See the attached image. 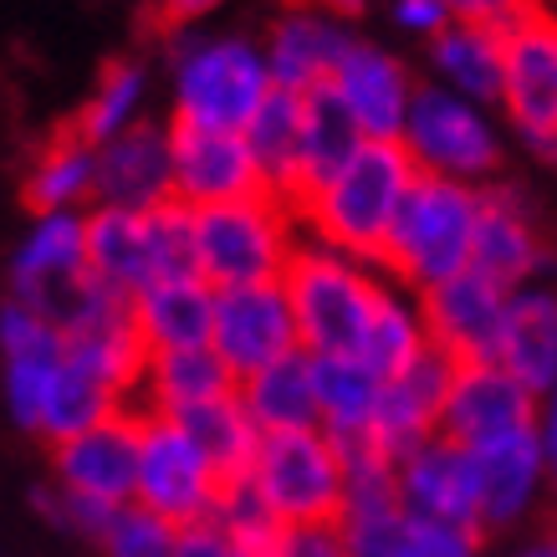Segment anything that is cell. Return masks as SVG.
Listing matches in <instances>:
<instances>
[{
  "mask_svg": "<svg viewBox=\"0 0 557 557\" xmlns=\"http://www.w3.org/2000/svg\"><path fill=\"white\" fill-rule=\"evenodd\" d=\"M164 72H170V123L180 128L246 134V123L276 92L267 47L246 32H200V26L170 32Z\"/></svg>",
  "mask_w": 557,
  "mask_h": 557,
  "instance_id": "1",
  "label": "cell"
},
{
  "mask_svg": "<svg viewBox=\"0 0 557 557\" xmlns=\"http://www.w3.org/2000/svg\"><path fill=\"white\" fill-rule=\"evenodd\" d=\"M420 170L405 153V144H363L327 185L297 200L302 236L322 240L343 256H358L369 267H384L394 220L405 210Z\"/></svg>",
  "mask_w": 557,
  "mask_h": 557,
  "instance_id": "2",
  "label": "cell"
},
{
  "mask_svg": "<svg viewBox=\"0 0 557 557\" xmlns=\"http://www.w3.org/2000/svg\"><path fill=\"white\" fill-rule=\"evenodd\" d=\"M282 287H287V302L297 312L302 354L358 358L388 276H384V267H369L358 256H343L333 246H322V240L302 236L287 276H282Z\"/></svg>",
  "mask_w": 557,
  "mask_h": 557,
  "instance_id": "3",
  "label": "cell"
},
{
  "mask_svg": "<svg viewBox=\"0 0 557 557\" xmlns=\"http://www.w3.org/2000/svg\"><path fill=\"white\" fill-rule=\"evenodd\" d=\"M475 231H481V189L420 174L394 220L384 276H394L409 292L440 287L475 267Z\"/></svg>",
  "mask_w": 557,
  "mask_h": 557,
  "instance_id": "4",
  "label": "cell"
},
{
  "mask_svg": "<svg viewBox=\"0 0 557 557\" xmlns=\"http://www.w3.org/2000/svg\"><path fill=\"white\" fill-rule=\"evenodd\" d=\"M297 246H302V215L282 195L195 210V256L200 276L215 292L282 282Z\"/></svg>",
  "mask_w": 557,
  "mask_h": 557,
  "instance_id": "5",
  "label": "cell"
},
{
  "mask_svg": "<svg viewBox=\"0 0 557 557\" xmlns=\"http://www.w3.org/2000/svg\"><path fill=\"white\" fill-rule=\"evenodd\" d=\"M399 144H405V153L414 159L420 174L456 180V185H475V189L496 185L502 164H507V134H502V123L491 119V108L435 83H420Z\"/></svg>",
  "mask_w": 557,
  "mask_h": 557,
  "instance_id": "6",
  "label": "cell"
},
{
  "mask_svg": "<svg viewBox=\"0 0 557 557\" xmlns=\"http://www.w3.org/2000/svg\"><path fill=\"white\" fill-rule=\"evenodd\" d=\"M251 481L271 502L276 522L287 532L338 527L348 502V460L322 430H292V435H261Z\"/></svg>",
  "mask_w": 557,
  "mask_h": 557,
  "instance_id": "7",
  "label": "cell"
},
{
  "mask_svg": "<svg viewBox=\"0 0 557 557\" xmlns=\"http://www.w3.org/2000/svg\"><path fill=\"white\" fill-rule=\"evenodd\" d=\"M220 491H225V481L185 424L138 409V507H149L153 517H164L174 527H195L215 517Z\"/></svg>",
  "mask_w": 557,
  "mask_h": 557,
  "instance_id": "8",
  "label": "cell"
},
{
  "mask_svg": "<svg viewBox=\"0 0 557 557\" xmlns=\"http://www.w3.org/2000/svg\"><path fill=\"white\" fill-rule=\"evenodd\" d=\"M502 113L511 138L537 164H557V11L537 5L507 32Z\"/></svg>",
  "mask_w": 557,
  "mask_h": 557,
  "instance_id": "9",
  "label": "cell"
},
{
  "mask_svg": "<svg viewBox=\"0 0 557 557\" xmlns=\"http://www.w3.org/2000/svg\"><path fill=\"white\" fill-rule=\"evenodd\" d=\"M92 261H87V210H51L32 215L21 240L5 256V297L57 318L77 297Z\"/></svg>",
  "mask_w": 557,
  "mask_h": 557,
  "instance_id": "10",
  "label": "cell"
},
{
  "mask_svg": "<svg viewBox=\"0 0 557 557\" xmlns=\"http://www.w3.org/2000/svg\"><path fill=\"white\" fill-rule=\"evenodd\" d=\"M215 358L240 379L282 363V358L302 354V333H297V312L287 302L282 282L267 287H231L215 292Z\"/></svg>",
  "mask_w": 557,
  "mask_h": 557,
  "instance_id": "11",
  "label": "cell"
},
{
  "mask_svg": "<svg viewBox=\"0 0 557 557\" xmlns=\"http://www.w3.org/2000/svg\"><path fill=\"white\" fill-rule=\"evenodd\" d=\"M542 399L522 379H511L502 363H456L450 373V394H445V414H440V435L466 445V450H486L496 440L537 430Z\"/></svg>",
  "mask_w": 557,
  "mask_h": 557,
  "instance_id": "12",
  "label": "cell"
},
{
  "mask_svg": "<svg viewBox=\"0 0 557 557\" xmlns=\"http://www.w3.org/2000/svg\"><path fill=\"white\" fill-rule=\"evenodd\" d=\"M475 271H486L491 282L507 292L547 282L553 271V240L542 225L537 205L522 185H496L481 189V231H475Z\"/></svg>",
  "mask_w": 557,
  "mask_h": 557,
  "instance_id": "13",
  "label": "cell"
},
{
  "mask_svg": "<svg viewBox=\"0 0 557 557\" xmlns=\"http://www.w3.org/2000/svg\"><path fill=\"white\" fill-rule=\"evenodd\" d=\"M348 557H486V532L405 511L399 496L348 502L338 522Z\"/></svg>",
  "mask_w": 557,
  "mask_h": 557,
  "instance_id": "14",
  "label": "cell"
},
{
  "mask_svg": "<svg viewBox=\"0 0 557 557\" xmlns=\"http://www.w3.org/2000/svg\"><path fill=\"white\" fill-rule=\"evenodd\" d=\"M51 481L98 507H134L138 491V409L92 424L83 435L51 445Z\"/></svg>",
  "mask_w": 557,
  "mask_h": 557,
  "instance_id": "15",
  "label": "cell"
},
{
  "mask_svg": "<svg viewBox=\"0 0 557 557\" xmlns=\"http://www.w3.org/2000/svg\"><path fill=\"white\" fill-rule=\"evenodd\" d=\"M507 297L502 282H491L486 271H460L450 282L420 292L424 327L430 343L450 363H496L502 348V327H507Z\"/></svg>",
  "mask_w": 557,
  "mask_h": 557,
  "instance_id": "16",
  "label": "cell"
},
{
  "mask_svg": "<svg viewBox=\"0 0 557 557\" xmlns=\"http://www.w3.org/2000/svg\"><path fill=\"white\" fill-rule=\"evenodd\" d=\"M271 195L246 134L225 128H180L174 123V200L185 210H215Z\"/></svg>",
  "mask_w": 557,
  "mask_h": 557,
  "instance_id": "17",
  "label": "cell"
},
{
  "mask_svg": "<svg viewBox=\"0 0 557 557\" xmlns=\"http://www.w3.org/2000/svg\"><path fill=\"white\" fill-rule=\"evenodd\" d=\"M327 87L348 108V119L358 123V134L369 144H399L409 108H414V92H420V77L409 72L405 57H394L388 47L358 36Z\"/></svg>",
  "mask_w": 557,
  "mask_h": 557,
  "instance_id": "18",
  "label": "cell"
},
{
  "mask_svg": "<svg viewBox=\"0 0 557 557\" xmlns=\"http://www.w3.org/2000/svg\"><path fill=\"white\" fill-rule=\"evenodd\" d=\"M98 205L149 215L174 205V123L149 119L98 144Z\"/></svg>",
  "mask_w": 557,
  "mask_h": 557,
  "instance_id": "19",
  "label": "cell"
},
{
  "mask_svg": "<svg viewBox=\"0 0 557 557\" xmlns=\"http://www.w3.org/2000/svg\"><path fill=\"white\" fill-rule=\"evenodd\" d=\"M394 481H399L405 511L481 532V471H475V450L435 435L394 460Z\"/></svg>",
  "mask_w": 557,
  "mask_h": 557,
  "instance_id": "20",
  "label": "cell"
},
{
  "mask_svg": "<svg viewBox=\"0 0 557 557\" xmlns=\"http://www.w3.org/2000/svg\"><path fill=\"white\" fill-rule=\"evenodd\" d=\"M475 471H481V532L486 537L517 532L553 502L537 430H522V435H507L486 450H475Z\"/></svg>",
  "mask_w": 557,
  "mask_h": 557,
  "instance_id": "21",
  "label": "cell"
},
{
  "mask_svg": "<svg viewBox=\"0 0 557 557\" xmlns=\"http://www.w3.org/2000/svg\"><path fill=\"white\" fill-rule=\"evenodd\" d=\"M354 41L358 36L348 21L312 11V5H297V0L261 36L271 62V83L282 92H302V98L333 83V72L343 67V57L354 51Z\"/></svg>",
  "mask_w": 557,
  "mask_h": 557,
  "instance_id": "22",
  "label": "cell"
},
{
  "mask_svg": "<svg viewBox=\"0 0 557 557\" xmlns=\"http://www.w3.org/2000/svg\"><path fill=\"white\" fill-rule=\"evenodd\" d=\"M450 373H456V363L440 354V348H430L420 363H409L405 373L384 379L379 414H373V445H379L388 460H399L405 450H414V445L440 435Z\"/></svg>",
  "mask_w": 557,
  "mask_h": 557,
  "instance_id": "23",
  "label": "cell"
},
{
  "mask_svg": "<svg viewBox=\"0 0 557 557\" xmlns=\"http://www.w3.org/2000/svg\"><path fill=\"white\" fill-rule=\"evenodd\" d=\"M134 327L149 358L195 354L215 338V287L205 276H164L134 297Z\"/></svg>",
  "mask_w": 557,
  "mask_h": 557,
  "instance_id": "24",
  "label": "cell"
},
{
  "mask_svg": "<svg viewBox=\"0 0 557 557\" xmlns=\"http://www.w3.org/2000/svg\"><path fill=\"white\" fill-rule=\"evenodd\" d=\"M496 363L522 379L537 399L557 388V287L553 282H532L507 297V327H502V348Z\"/></svg>",
  "mask_w": 557,
  "mask_h": 557,
  "instance_id": "25",
  "label": "cell"
},
{
  "mask_svg": "<svg viewBox=\"0 0 557 557\" xmlns=\"http://www.w3.org/2000/svg\"><path fill=\"white\" fill-rule=\"evenodd\" d=\"M87 261L102 287L123 292L128 302L138 292H149L153 282H164L153 225L149 215H134V210H108V205L87 210Z\"/></svg>",
  "mask_w": 557,
  "mask_h": 557,
  "instance_id": "26",
  "label": "cell"
},
{
  "mask_svg": "<svg viewBox=\"0 0 557 557\" xmlns=\"http://www.w3.org/2000/svg\"><path fill=\"white\" fill-rule=\"evenodd\" d=\"M424 83L450 87L460 98L481 102V108H502V87H507V32H486V26H445V32L424 47Z\"/></svg>",
  "mask_w": 557,
  "mask_h": 557,
  "instance_id": "27",
  "label": "cell"
},
{
  "mask_svg": "<svg viewBox=\"0 0 557 557\" xmlns=\"http://www.w3.org/2000/svg\"><path fill=\"white\" fill-rule=\"evenodd\" d=\"M26 210L51 215V210H92L98 205V144H87L77 128H62L32 153L26 170Z\"/></svg>",
  "mask_w": 557,
  "mask_h": 557,
  "instance_id": "28",
  "label": "cell"
},
{
  "mask_svg": "<svg viewBox=\"0 0 557 557\" xmlns=\"http://www.w3.org/2000/svg\"><path fill=\"white\" fill-rule=\"evenodd\" d=\"M240 405L251 409L261 435H292V430H322L318 409V363L312 354H292L271 369L240 379Z\"/></svg>",
  "mask_w": 557,
  "mask_h": 557,
  "instance_id": "29",
  "label": "cell"
},
{
  "mask_svg": "<svg viewBox=\"0 0 557 557\" xmlns=\"http://www.w3.org/2000/svg\"><path fill=\"white\" fill-rule=\"evenodd\" d=\"M231 388H236V373L220 363L215 348H195V354H159V358H149V369H144V384H138L134 409L180 420V414L210 405V399L231 394Z\"/></svg>",
  "mask_w": 557,
  "mask_h": 557,
  "instance_id": "30",
  "label": "cell"
},
{
  "mask_svg": "<svg viewBox=\"0 0 557 557\" xmlns=\"http://www.w3.org/2000/svg\"><path fill=\"white\" fill-rule=\"evenodd\" d=\"M312 363H318L322 435L338 450H354V445L373 440V414H379L384 379L363 358H312Z\"/></svg>",
  "mask_w": 557,
  "mask_h": 557,
  "instance_id": "31",
  "label": "cell"
},
{
  "mask_svg": "<svg viewBox=\"0 0 557 557\" xmlns=\"http://www.w3.org/2000/svg\"><path fill=\"white\" fill-rule=\"evenodd\" d=\"M302 134H307V98L302 92H282V87L246 123V144H251L256 164L267 174V189L292 205L302 200Z\"/></svg>",
  "mask_w": 557,
  "mask_h": 557,
  "instance_id": "32",
  "label": "cell"
},
{
  "mask_svg": "<svg viewBox=\"0 0 557 557\" xmlns=\"http://www.w3.org/2000/svg\"><path fill=\"white\" fill-rule=\"evenodd\" d=\"M149 102H153V67L138 62V57H119L98 72L92 92L83 98L72 128L87 138V144H108V138L128 134L138 123H149Z\"/></svg>",
  "mask_w": 557,
  "mask_h": 557,
  "instance_id": "33",
  "label": "cell"
},
{
  "mask_svg": "<svg viewBox=\"0 0 557 557\" xmlns=\"http://www.w3.org/2000/svg\"><path fill=\"white\" fill-rule=\"evenodd\" d=\"M435 343H430V327H424V307H420V292L399 287L388 276L384 297H379V312L369 322V338H363V363H369L379 379H394L405 373L409 363H420Z\"/></svg>",
  "mask_w": 557,
  "mask_h": 557,
  "instance_id": "34",
  "label": "cell"
},
{
  "mask_svg": "<svg viewBox=\"0 0 557 557\" xmlns=\"http://www.w3.org/2000/svg\"><path fill=\"white\" fill-rule=\"evenodd\" d=\"M180 424H185L189 435H195V445L210 456V466L220 471V481H240V475H251L256 450H261V430H256L251 409L240 405V384L231 388V394L210 399V405L180 414Z\"/></svg>",
  "mask_w": 557,
  "mask_h": 557,
  "instance_id": "35",
  "label": "cell"
},
{
  "mask_svg": "<svg viewBox=\"0 0 557 557\" xmlns=\"http://www.w3.org/2000/svg\"><path fill=\"white\" fill-rule=\"evenodd\" d=\"M369 138L358 134V123L348 119V108L333 98V87L307 92V134H302V195L327 185L333 174L363 149Z\"/></svg>",
  "mask_w": 557,
  "mask_h": 557,
  "instance_id": "36",
  "label": "cell"
},
{
  "mask_svg": "<svg viewBox=\"0 0 557 557\" xmlns=\"http://www.w3.org/2000/svg\"><path fill=\"white\" fill-rule=\"evenodd\" d=\"M210 522H215L225 537H236L240 553H251V547H276V542L287 537V527L276 522V511H271V502L261 496V486H256L251 475L225 481Z\"/></svg>",
  "mask_w": 557,
  "mask_h": 557,
  "instance_id": "37",
  "label": "cell"
},
{
  "mask_svg": "<svg viewBox=\"0 0 557 557\" xmlns=\"http://www.w3.org/2000/svg\"><path fill=\"white\" fill-rule=\"evenodd\" d=\"M180 532L185 527L164 522V517H153L149 507H123L113 522H108V532L98 537V547L92 553L98 557H180Z\"/></svg>",
  "mask_w": 557,
  "mask_h": 557,
  "instance_id": "38",
  "label": "cell"
},
{
  "mask_svg": "<svg viewBox=\"0 0 557 557\" xmlns=\"http://www.w3.org/2000/svg\"><path fill=\"white\" fill-rule=\"evenodd\" d=\"M32 507L36 517L51 527V532H62V537H77L87 542V547H98V537L108 532V522L119 517L113 507H98V502H87V496H72V491H62L57 481H41V486H32Z\"/></svg>",
  "mask_w": 557,
  "mask_h": 557,
  "instance_id": "39",
  "label": "cell"
},
{
  "mask_svg": "<svg viewBox=\"0 0 557 557\" xmlns=\"http://www.w3.org/2000/svg\"><path fill=\"white\" fill-rule=\"evenodd\" d=\"M450 16L460 26H486V32H511L517 21H527L542 0H445Z\"/></svg>",
  "mask_w": 557,
  "mask_h": 557,
  "instance_id": "40",
  "label": "cell"
},
{
  "mask_svg": "<svg viewBox=\"0 0 557 557\" xmlns=\"http://www.w3.org/2000/svg\"><path fill=\"white\" fill-rule=\"evenodd\" d=\"M388 16H394L399 32L420 36L424 47H430L445 26H456V16H450V5H445V0H394V5H388Z\"/></svg>",
  "mask_w": 557,
  "mask_h": 557,
  "instance_id": "41",
  "label": "cell"
},
{
  "mask_svg": "<svg viewBox=\"0 0 557 557\" xmlns=\"http://www.w3.org/2000/svg\"><path fill=\"white\" fill-rule=\"evenodd\" d=\"M180 557H240V547L215 522H195L180 532Z\"/></svg>",
  "mask_w": 557,
  "mask_h": 557,
  "instance_id": "42",
  "label": "cell"
},
{
  "mask_svg": "<svg viewBox=\"0 0 557 557\" xmlns=\"http://www.w3.org/2000/svg\"><path fill=\"white\" fill-rule=\"evenodd\" d=\"M225 0H159V21L170 26V32H185L195 21H205L210 11H220Z\"/></svg>",
  "mask_w": 557,
  "mask_h": 557,
  "instance_id": "43",
  "label": "cell"
},
{
  "mask_svg": "<svg viewBox=\"0 0 557 557\" xmlns=\"http://www.w3.org/2000/svg\"><path fill=\"white\" fill-rule=\"evenodd\" d=\"M537 435H542V456H547V481H553V507H557V388L542 399Z\"/></svg>",
  "mask_w": 557,
  "mask_h": 557,
  "instance_id": "44",
  "label": "cell"
},
{
  "mask_svg": "<svg viewBox=\"0 0 557 557\" xmlns=\"http://www.w3.org/2000/svg\"><path fill=\"white\" fill-rule=\"evenodd\" d=\"M502 557H557V527L532 532V537H522V542H511Z\"/></svg>",
  "mask_w": 557,
  "mask_h": 557,
  "instance_id": "45",
  "label": "cell"
},
{
  "mask_svg": "<svg viewBox=\"0 0 557 557\" xmlns=\"http://www.w3.org/2000/svg\"><path fill=\"white\" fill-rule=\"evenodd\" d=\"M297 5H312V11H327V16L338 21H358L369 11V0H297Z\"/></svg>",
  "mask_w": 557,
  "mask_h": 557,
  "instance_id": "46",
  "label": "cell"
},
{
  "mask_svg": "<svg viewBox=\"0 0 557 557\" xmlns=\"http://www.w3.org/2000/svg\"><path fill=\"white\" fill-rule=\"evenodd\" d=\"M240 557H292V553H287V537H282L276 547H251V553H240Z\"/></svg>",
  "mask_w": 557,
  "mask_h": 557,
  "instance_id": "47",
  "label": "cell"
},
{
  "mask_svg": "<svg viewBox=\"0 0 557 557\" xmlns=\"http://www.w3.org/2000/svg\"><path fill=\"white\" fill-rule=\"evenodd\" d=\"M553 527H557V517H553Z\"/></svg>",
  "mask_w": 557,
  "mask_h": 557,
  "instance_id": "48",
  "label": "cell"
},
{
  "mask_svg": "<svg viewBox=\"0 0 557 557\" xmlns=\"http://www.w3.org/2000/svg\"><path fill=\"white\" fill-rule=\"evenodd\" d=\"M343 557H348V553H343Z\"/></svg>",
  "mask_w": 557,
  "mask_h": 557,
  "instance_id": "49",
  "label": "cell"
}]
</instances>
